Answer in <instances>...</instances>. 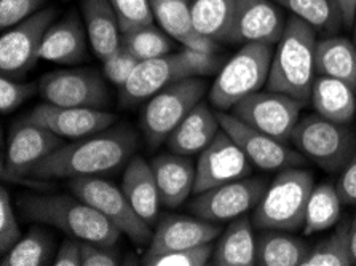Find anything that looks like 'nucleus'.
<instances>
[{"mask_svg": "<svg viewBox=\"0 0 356 266\" xmlns=\"http://www.w3.org/2000/svg\"><path fill=\"white\" fill-rule=\"evenodd\" d=\"M120 265L114 246L82 241V266H117Z\"/></svg>", "mask_w": 356, "mask_h": 266, "instance_id": "42", "label": "nucleus"}, {"mask_svg": "<svg viewBox=\"0 0 356 266\" xmlns=\"http://www.w3.org/2000/svg\"><path fill=\"white\" fill-rule=\"evenodd\" d=\"M291 140L300 153L329 172L343 169L355 155L356 139L347 124L332 122L318 113L299 120Z\"/></svg>", "mask_w": 356, "mask_h": 266, "instance_id": "8", "label": "nucleus"}, {"mask_svg": "<svg viewBox=\"0 0 356 266\" xmlns=\"http://www.w3.org/2000/svg\"><path fill=\"white\" fill-rule=\"evenodd\" d=\"M257 240L248 217H238L222 233L214 249V266H254L257 265Z\"/></svg>", "mask_w": 356, "mask_h": 266, "instance_id": "27", "label": "nucleus"}, {"mask_svg": "<svg viewBox=\"0 0 356 266\" xmlns=\"http://www.w3.org/2000/svg\"><path fill=\"white\" fill-rule=\"evenodd\" d=\"M55 18L56 10L45 8L5 29L0 39V69L3 75L24 72L39 61L43 37Z\"/></svg>", "mask_w": 356, "mask_h": 266, "instance_id": "13", "label": "nucleus"}, {"mask_svg": "<svg viewBox=\"0 0 356 266\" xmlns=\"http://www.w3.org/2000/svg\"><path fill=\"white\" fill-rule=\"evenodd\" d=\"M284 19L270 0H235V18L229 43H267L282 39Z\"/></svg>", "mask_w": 356, "mask_h": 266, "instance_id": "18", "label": "nucleus"}, {"mask_svg": "<svg viewBox=\"0 0 356 266\" xmlns=\"http://www.w3.org/2000/svg\"><path fill=\"white\" fill-rule=\"evenodd\" d=\"M39 86L35 83H16L7 77L0 78V110L2 113L13 112L23 102H26L35 94Z\"/></svg>", "mask_w": 356, "mask_h": 266, "instance_id": "40", "label": "nucleus"}, {"mask_svg": "<svg viewBox=\"0 0 356 266\" xmlns=\"http://www.w3.org/2000/svg\"><path fill=\"white\" fill-rule=\"evenodd\" d=\"M18 208L28 220L56 226L79 241L115 246L122 231L99 210L67 194H23Z\"/></svg>", "mask_w": 356, "mask_h": 266, "instance_id": "2", "label": "nucleus"}, {"mask_svg": "<svg viewBox=\"0 0 356 266\" xmlns=\"http://www.w3.org/2000/svg\"><path fill=\"white\" fill-rule=\"evenodd\" d=\"M310 247L282 230H264L257 238V265L302 266Z\"/></svg>", "mask_w": 356, "mask_h": 266, "instance_id": "29", "label": "nucleus"}, {"mask_svg": "<svg viewBox=\"0 0 356 266\" xmlns=\"http://www.w3.org/2000/svg\"><path fill=\"white\" fill-rule=\"evenodd\" d=\"M296 18L305 21L316 32L336 34L343 24V16L336 0H277Z\"/></svg>", "mask_w": 356, "mask_h": 266, "instance_id": "32", "label": "nucleus"}, {"mask_svg": "<svg viewBox=\"0 0 356 266\" xmlns=\"http://www.w3.org/2000/svg\"><path fill=\"white\" fill-rule=\"evenodd\" d=\"M160 201L166 208H177L188 198L195 187L197 167L186 155H160L152 163Z\"/></svg>", "mask_w": 356, "mask_h": 266, "instance_id": "21", "label": "nucleus"}, {"mask_svg": "<svg viewBox=\"0 0 356 266\" xmlns=\"http://www.w3.org/2000/svg\"><path fill=\"white\" fill-rule=\"evenodd\" d=\"M273 58L272 45L245 43L222 69L209 91V101L219 110H230L241 99L267 85Z\"/></svg>", "mask_w": 356, "mask_h": 266, "instance_id": "6", "label": "nucleus"}, {"mask_svg": "<svg viewBox=\"0 0 356 266\" xmlns=\"http://www.w3.org/2000/svg\"><path fill=\"white\" fill-rule=\"evenodd\" d=\"M316 31L299 18L286 21L273 53L267 88L293 96L307 104L316 78Z\"/></svg>", "mask_w": 356, "mask_h": 266, "instance_id": "3", "label": "nucleus"}, {"mask_svg": "<svg viewBox=\"0 0 356 266\" xmlns=\"http://www.w3.org/2000/svg\"><path fill=\"white\" fill-rule=\"evenodd\" d=\"M207 93V81L191 77L175 81L150 97L143 112V131L149 147H157L170 138Z\"/></svg>", "mask_w": 356, "mask_h": 266, "instance_id": "7", "label": "nucleus"}, {"mask_svg": "<svg viewBox=\"0 0 356 266\" xmlns=\"http://www.w3.org/2000/svg\"><path fill=\"white\" fill-rule=\"evenodd\" d=\"M24 120L42 124L61 138L82 139L104 131L117 118L95 107H63L45 102L37 106Z\"/></svg>", "mask_w": 356, "mask_h": 266, "instance_id": "16", "label": "nucleus"}, {"mask_svg": "<svg viewBox=\"0 0 356 266\" xmlns=\"http://www.w3.org/2000/svg\"><path fill=\"white\" fill-rule=\"evenodd\" d=\"M222 228L202 217L193 219L186 215H166L160 220L149 244L147 253H165L182 251L213 242Z\"/></svg>", "mask_w": 356, "mask_h": 266, "instance_id": "19", "label": "nucleus"}, {"mask_svg": "<svg viewBox=\"0 0 356 266\" xmlns=\"http://www.w3.org/2000/svg\"><path fill=\"white\" fill-rule=\"evenodd\" d=\"M45 0H0V26L2 29H8L15 24L21 23L34 13Z\"/></svg>", "mask_w": 356, "mask_h": 266, "instance_id": "41", "label": "nucleus"}, {"mask_svg": "<svg viewBox=\"0 0 356 266\" xmlns=\"http://www.w3.org/2000/svg\"><path fill=\"white\" fill-rule=\"evenodd\" d=\"M138 140L128 128L101 131L77 142L61 145L32 167L29 176L34 178H74L106 174L117 169L131 158Z\"/></svg>", "mask_w": 356, "mask_h": 266, "instance_id": "1", "label": "nucleus"}, {"mask_svg": "<svg viewBox=\"0 0 356 266\" xmlns=\"http://www.w3.org/2000/svg\"><path fill=\"white\" fill-rule=\"evenodd\" d=\"M82 15L86 35L101 61L122 47V29L118 16L109 0H82Z\"/></svg>", "mask_w": 356, "mask_h": 266, "instance_id": "23", "label": "nucleus"}, {"mask_svg": "<svg viewBox=\"0 0 356 266\" xmlns=\"http://www.w3.org/2000/svg\"><path fill=\"white\" fill-rule=\"evenodd\" d=\"M219 131L218 113H213L207 104L198 102L179 126L170 134L166 142L172 153L191 156L207 149Z\"/></svg>", "mask_w": 356, "mask_h": 266, "instance_id": "22", "label": "nucleus"}, {"mask_svg": "<svg viewBox=\"0 0 356 266\" xmlns=\"http://www.w3.org/2000/svg\"><path fill=\"white\" fill-rule=\"evenodd\" d=\"M69 185L75 197L99 210L134 244L145 246L152 241L150 225L133 209L122 188L96 176L74 177Z\"/></svg>", "mask_w": 356, "mask_h": 266, "instance_id": "9", "label": "nucleus"}, {"mask_svg": "<svg viewBox=\"0 0 356 266\" xmlns=\"http://www.w3.org/2000/svg\"><path fill=\"white\" fill-rule=\"evenodd\" d=\"M315 187L312 172L286 167L268 185L252 215L259 230L296 231L305 224L307 203Z\"/></svg>", "mask_w": 356, "mask_h": 266, "instance_id": "5", "label": "nucleus"}, {"mask_svg": "<svg viewBox=\"0 0 356 266\" xmlns=\"http://www.w3.org/2000/svg\"><path fill=\"white\" fill-rule=\"evenodd\" d=\"M341 194L332 183H320L312 190L307 203L304 235H316L326 231L341 220Z\"/></svg>", "mask_w": 356, "mask_h": 266, "instance_id": "31", "label": "nucleus"}, {"mask_svg": "<svg viewBox=\"0 0 356 266\" xmlns=\"http://www.w3.org/2000/svg\"><path fill=\"white\" fill-rule=\"evenodd\" d=\"M139 63L141 61L122 45L114 54H111L109 58L102 61V66H104L107 80L117 85L118 88H122L129 80V77H131V74L138 67Z\"/></svg>", "mask_w": 356, "mask_h": 266, "instance_id": "39", "label": "nucleus"}, {"mask_svg": "<svg viewBox=\"0 0 356 266\" xmlns=\"http://www.w3.org/2000/svg\"><path fill=\"white\" fill-rule=\"evenodd\" d=\"M61 145H64L61 135L42 124L23 120L10 134L3 172L10 174V177L29 176V171L37 163L47 158Z\"/></svg>", "mask_w": 356, "mask_h": 266, "instance_id": "17", "label": "nucleus"}, {"mask_svg": "<svg viewBox=\"0 0 356 266\" xmlns=\"http://www.w3.org/2000/svg\"><path fill=\"white\" fill-rule=\"evenodd\" d=\"M122 45L131 51L139 61L168 54L171 50L170 35L154 24L141 26L122 34Z\"/></svg>", "mask_w": 356, "mask_h": 266, "instance_id": "35", "label": "nucleus"}, {"mask_svg": "<svg viewBox=\"0 0 356 266\" xmlns=\"http://www.w3.org/2000/svg\"><path fill=\"white\" fill-rule=\"evenodd\" d=\"M218 118L220 128L238 144L252 166L264 171H278L296 167L302 163V155L298 151L289 149L282 140L250 126L234 113L218 112Z\"/></svg>", "mask_w": 356, "mask_h": 266, "instance_id": "12", "label": "nucleus"}, {"mask_svg": "<svg viewBox=\"0 0 356 266\" xmlns=\"http://www.w3.org/2000/svg\"><path fill=\"white\" fill-rule=\"evenodd\" d=\"M305 104L293 96L278 91L252 93L232 108V113L250 126L272 138L288 142L300 120V110Z\"/></svg>", "mask_w": 356, "mask_h": 266, "instance_id": "10", "label": "nucleus"}, {"mask_svg": "<svg viewBox=\"0 0 356 266\" xmlns=\"http://www.w3.org/2000/svg\"><path fill=\"white\" fill-rule=\"evenodd\" d=\"M23 235L18 220H16L12 199L7 188L0 190V253L5 255L18 242Z\"/></svg>", "mask_w": 356, "mask_h": 266, "instance_id": "38", "label": "nucleus"}, {"mask_svg": "<svg viewBox=\"0 0 356 266\" xmlns=\"http://www.w3.org/2000/svg\"><path fill=\"white\" fill-rule=\"evenodd\" d=\"M213 244L208 242L203 246L175 252L145 253L143 263L147 266H204L213 258Z\"/></svg>", "mask_w": 356, "mask_h": 266, "instance_id": "36", "label": "nucleus"}, {"mask_svg": "<svg viewBox=\"0 0 356 266\" xmlns=\"http://www.w3.org/2000/svg\"><path fill=\"white\" fill-rule=\"evenodd\" d=\"M312 104L318 115L348 124L356 113V94L342 80L318 75L312 86Z\"/></svg>", "mask_w": 356, "mask_h": 266, "instance_id": "26", "label": "nucleus"}, {"mask_svg": "<svg viewBox=\"0 0 356 266\" xmlns=\"http://www.w3.org/2000/svg\"><path fill=\"white\" fill-rule=\"evenodd\" d=\"M350 246H352V253L356 265V217L350 222Z\"/></svg>", "mask_w": 356, "mask_h": 266, "instance_id": "46", "label": "nucleus"}, {"mask_svg": "<svg viewBox=\"0 0 356 266\" xmlns=\"http://www.w3.org/2000/svg\"><path fill=\"white\" fill-rule=\"evenodd\" d=\"M343 16V24L350 27L355 24L356 18V0H336Z\"/></svg>", "mask_w": 356, "mask_h": 266, "instance_id": "45", "label": "nucleus"}, {"mask_svg": "<svg viewBox=\"0 0 356 266\" xmlns=\"http://www.w3.org/2000/svg\"><path fill=\"white\" fill-rule=\"evenodd\" d=\"M267 188L268 183L264 178H240L197 194L191 203V210L214 224L238 219L256 208Z\"/></svg>", "mask_w": 356, "mask_h": 266, "instance_id": "11", "label": "nucleus"}, {"mask_svg": "<svg viewBox=\"0 0 356 266\" xmlns=\"http://www.w3.org/2000/svg\"><path fill=\"white\" fill-rule=\"evenodd\" d=\"M53 244L50 236L40 228H32L21 240L2 255V266H42L48 265Z\"/></svg>", "mask_w": 356, "mask_h": 266, "instance_id": "34", "label": "nucleus"}, {"mask_svg": "<svg viewBox=\"0 0 356 266\" xmlns=\"http://www.w3.org/2000/svg\"><path fill=\"white\" fill-rule=\"evenodd\" d=\"M316 74L342 80L356 91V45L331 35L316 43Z\"/></svg>", "mask_w": 356, "mask_h": 266, "instance_id": "28", "label": "nucleus"}, {"mask_svg": "<svg viewBox=\"0 0 356 266\" xmlns=\"http://www.w3.org/2000/svg\"><path fill=\"white\" fill-rule=\"evenodd\" d=\"M86 32L79 16L71 13L47 31L40 47V59L58 64H77L86 56Z\"/></svg>", "mask_w": 356, "mask_h": 266, "instance_id": "24", "label": "nucleus"}, {"mask_svg": "<svg viewBox=\"0 0 356 266\" xmlns=\"http://www.w3.org/2000/svg\"><path fill=\"white\" fill-rule=\"evenodd\" d=\"M220 64L222 61L216 53H203L192 48L145 59L138 64L131 77L120 88V104L123 107L136 106L175 81L218 72Z\"/></svg>", "mask_w": 356, "mask_h": 266, "instance_id": "4", "label": "nucleus"}, {"mask_svg": "<svg viewBox=\"0 0 356 266\" xmlns=\"http://www.w3.org/2000/svg\"><path fill=\"white\" fill-rule=\"evenodd\" d=\"M39 91L50 104L63 107H95L107 104V90L95 70H58L40 80Z\"/></svg>", "mask_w": 356, "mask_h": 266, "instance_id": "15", "label": "nucleus"}, {"mask_svg": "<svg viewBox=\"0 0 356 266\" xmlns=\"http://www.w3.org/2000/svg\"><path fill=\"white\" fill-rule=\"evenodd\" d=\"M122 190L131 203L133 209L149 225L155 224L161 204L159 185L152 166L141 156H134L129 160L122 178Z\"/></svg>", "mask_w": 356, "mask_h": 266, "instance_id": "25", "label": "nucleus"}, {"mask_svg": "<svg viewBox=\"0 0 356 266\" xmlns=\"http://www.w3.org/2000/svg\"><path fill=\"white\" fill-rule=\"evenodd\" d=\"M235 18V0H193L192 19L198 34L229 42Z\"/></svg>", "mask_w": 356, "mask_h": 266, "instance_id": "30", "label": "nucleus"}, {"mask_svg": "<svg viewBox=\"0 0 356 266\" xmlns=\"http://www.w3.org/2000/svg\"><path fill=\"white\" fill-rule=\"evenodd\" d=\"M251 166L252 163L243 153L238 144L220 128L213 142L200 156L193 193L200 194L224 183L245 178L251 174Z\"/></svg>", "mask_w": 356, "mask_h": 266, "instance_id": "14", "label": "nucleus"}, {"mask_svg": "<svg viewBox=\"0 0 356 266\" xmlns=\"http://www.w3.org/2000/svg\"><path fill=\"white\" fill-rule=\"evenodd\" d=\"M336 187L343 204L356 206V151L347 165L343 166V171L339 177Z\"/></svg>", "mask_w": 356, "mask_h": 266, "instance_id": "43", "label": "nucleus"}, {"mask_svg": "<svg viewBox=\"0 0 356 266\" xmlns=\"http://www.w3.org/2000/svg\"><path fill=\"white\" fill-rule=\"evenodd\" d=\"M355 258L350 246V222L339 225L329 238L310 247L302 266H352Z\"/></svg>", "mask_w": 356, "mask_h": 266, "instance_id": "33", "label": "nucleus"}, {"mask_svg": "<svg viewBox=\"0 0 356 266\" xmlns=\"http://www.w3.org/2000/svg\"><path fill=\"white\" fill-rule=\"evenodd\" d=\"M355 45H356V18H355Z\"/></svg>", "mask_w": 356, "mask_h": 266, "instance_id": "47", "label": "nucleus"}, {"mask_svg": "<svg viewBox=\"0 0 356 266\" xmlns=\"http://www.w3.org/2000/svg\"><path fill=\"white\" fill-rule=\"evenodd\" d=\"M120 23L122 34L136 27L154 24V12L150 0H109Z\"/></svg>", "mask_w": 356, "mask_h": 266, "instance_id": "37", "label": "nucleus"}, {"mask_svg": "<svg viewBox=\"0 0 356 266\" xmlns=\"http://www.w3.org/2000/svg\"><path fill=\"white\" fill-rule=\"evenodd\" d=\"M150 5L155 21L172 39L192 50L218 51V42L198 34L193 26L191 0H150Z\"/></svg>", "mask_w": 356, "mask_h": 266, "instance_id": "20", "label": "nucleus"}, {"mask_svg": "<svg viewBox=\"0 0 356 266\" xmlns=\"http://www.w3.org/2000/svg\"><path fill=\"white\" fill-rule=\"evenodd\" d=\"M55 266H82V241L67 240L63 242L56 253V258L53 260Z\"/></svg>", "mask_w": 356, "mask_h": 266, "instance_id": "44", "label": "nucleus"}]
</instances>
